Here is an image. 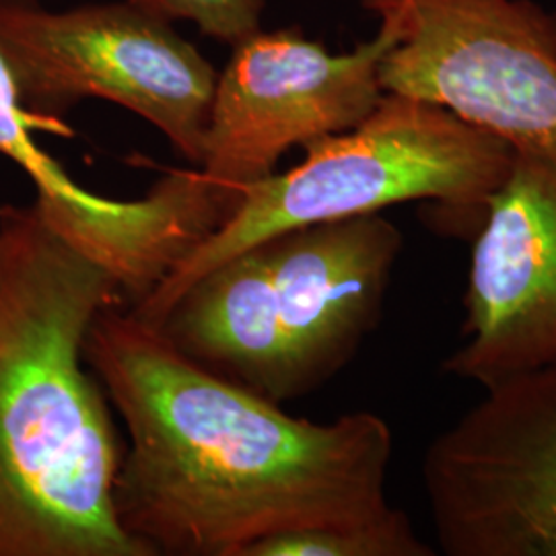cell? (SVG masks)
<instances>
[{
	"mask_svg": "<svg viewBox=\"0 0 556 556\" xmlns=\"http://www.w3.org/2000/svg\"><path fill=\"white\" fill-rule=\"evenodd\" d=\"M83 355L128 429L114 507L149 556H245L266 538L396 509L386 495L394 435L374 413L291 417L122 303L100 312Z\"/></svg>",
	"mask_w": 556,
	"mask_h": 556,
	"instance_id": "obj_1",
	"label": "cell"
},
{
	"mask_svg": "<svg viewBox=\"0 0 556 556\" xmlns=\"http://www.w3.org/2000/svg\"><path fill=\"white\" fill-rule=\"evenodd\" d=\"M112 303L36 202L0 206V556H149L116 517L124 447L83 355Z\"/></svg>",
	"mask_w": 556,
	"mask_h": 556,
	"instance_id": "obj_2",
	"label": "cell"
},
{
	"mask_svg": "<svg viewBox=\"0 0 556 556\" xmlns=\"http://www.w3.org/2000/svg\"><path fill=\"white\" fill-rule=\"evenodd\" d=\"M303 149L305 160L252 186L238 211L130 312L160 328L197 278L298 227L381 213L402 202H438L484 217L516 155L495 132L439 103L400 93H383L355 128Z\"/></svg>",
	"mask_w": 556,
	"mask_h": 556,
	"instance_id": "obj_3",
	"label": "cell"
},
{
	"mask_svg": "<svg viewBox=\"0 0 556 556\" xmlns=\"http://www.w3.org/2000/svg\"><path fill=\"white\" fill-rule=\"evenodd\" d=\"M0 54L38 128L60 132L80 101H110L147 119L199 167L219 73L174 23L128 0L66 11L0 0Z\"/></svg>",
	"mask_w": 556,
	"mask_h": 556,
	"instance_id": "obj_4",
	"label": "cell"
},
{
	"mask_svg": "<svg viewBox=\"0 0 556 556\" xmlns=\"http://www.w3.org/2000/svg\"><path fill=\"white\" fill-rule=\"evenodd\" d=\"M484 390L422 457L439 551L556 556V365Z\"/></svg>",
	"mask_w": 556,
	"mask_h": 556,
	"instance_id": "obj_5",
	"label": "cell"
},
{
	"mask_svg": "<svg viewBox=\"0 0 556 556\" xmlns=\"http://www.w3.org/2000/svg\"><path fill=\"white\" fill-rule=\"evenodd\" d=\"M390 46L379 29L353 52L332 54L299 29H260L231 48L199 165L223 223L252 186L277 172L289 149L346 132L376 110L386 93L379 66Z\"/></svg>",
	"mask_w": 556,
	"mask_h": 556,
	"instance_id": "obj_6",
	"label": "cell"
},
{
	"mask_svg": "<svg viewBox=\"0 0 556 556\" xmlns=\"http://www.w3.org/2000/svg\"><path fill=\"white\" fill-rule=\"evenodd\" d=\"M464 342L441 369L482 388L556 365V155L516 149L478 231Z\"/></svg>",
	"mask_w": 556,
	"mask_h": 556,
	"instance_id": "obj_7",
	"label": "cell"
},
{
	"mask_svg": "<svg viewBox=\"0 0 556 556\" xmlns=\"http://www.w3.org/2000/svg\"><path fill=\"white\" fill-rule=\"evenodd\" d=\"M258 245L277 295L287 400H295L342 371L378 328L404 238L381 213H365Z\"/></svg>",
	"mask_w": 556,
	"mask_h": 556,
	"instance_id": "obj_8",
	"label": "cell"
},
{
	"mask_svg": "<svg viewBox=\"0 0 556 556\" xmlns=\"http://www.w3.org/2000/svg\"><path fill=\"white\" fill-rule=\"evenodd\" d=\"M160 330L206 369L278 404L287 400L277 295L260 245L197 278Z\"/></svg>",
	"mask_w": 556,
	"mask_h": 556,
	"instance_id": "obj_9",
	"label": "cell"
},
{
	"mask_svg": "<svg viewBox=\"0 0 556 556\" xmlns=\"http://www.w3.org/2000/svg\"><path fill=\"white\" fill-rule=\"evenodd\" d=\"M31 128L38 126L21 108L15 83L0 54V155L20 165L34 181V202L59 233L87 252L105 250L118 238L126 204L79 186L31 139Z\"/></svg>",
	"mask_w": 556,
	"mask_h": 556,
	"instance_id": "obj_10",
	"label": "cell"
},
{
	"mask_svg": "<svg viewBox=\"0 0 556 556\" xmlns=\"http://www.w3.org/2000/svg\"><path fill=\"white\" fill-rule=\"evenodd\" d=\"M400 509L371 523L324 526L266 538L245 556H433Z\"/></svg>",
	"mask_w": 556,
	"mask_h": 556,
	"instance_id": "obj_11",
	"label": "cell"
},
{
	"mask_svg": "<svg viewBox=\"0 0 556 556\" xmlns=\"http://www.w3.org/2000/svg\"><path fill=\"white\" fill-rule=\"evenodd\" d=\"M167 23H194L202 36L229 48L260 31L266 0H128Z\"/></svg>",
	"mask_w": 556,
	"mask_h": 556,
	"instance_id": "obj_12",
	"label": "cell"
}]
</instances>
